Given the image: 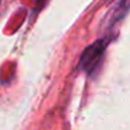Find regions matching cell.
<instances>
[{
	"label": "cell",
	"mask_w": 130,
	"mask_h": 130,
	"mask_svg": "<svg viewBox=\"0 0 130 130\" xmlns=\"http://www.w3.org/2000/svg\"><path fill=\"white\" fill-rule=\"evenodd\" d=\"M107 43V40H97L96 42L89 45L83 51L79 59L78 68L82 72H86L87 74H93L94 72H97L103 60Z\"/></svg>",
	"instance_id": "6da1fadb"
},
{
	"label": "cell",
	"mask_w": 130,
	"mask_h": 130,
	"mask_svg": "<svg viewBox=\"0 0 130 130\" xmlns=\"http://www.w3.org/2000/svg\"><path fill=\"white\" fill-rule=\"evenodd\" d=\"M129 9H130V0H119L117 4L113 7V10H112L110 22L112 24L113 23H117L129 12Z\"/></svg>",
	"instance_id": "7a4b0ae2"
}]
</instances>
